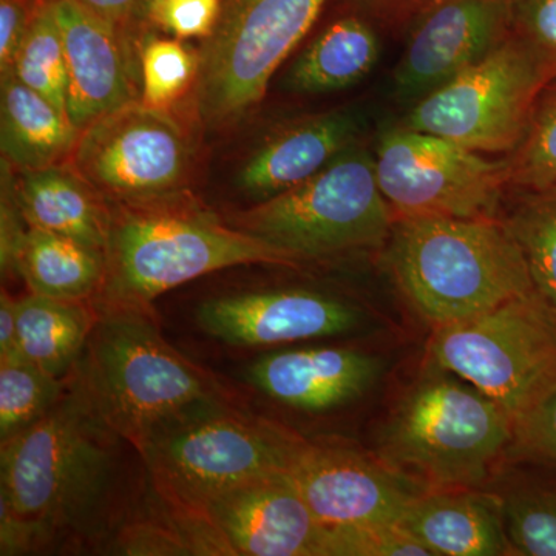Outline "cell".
<instances>
[{
  "mask_svg": "<svg viewBox=\"0 0 556 556\" xmlns=\"http://www.w3.org/2000/svg\"><path fill=\"white\" fill-rule=\"evenodd\" d=\"M115 439L70 383L46 415L3 441L0 554H31L86 532L112 489Z\"/></svg>",
  "mask_w": 556,
  "mask_h": 556,
  "instance_id": "obj_1",
  "label": "cell"
},
{
  "mask_svg": "<svg viewBox=\"0 0 556 556\" xmlns=\"http://www.w3.org/2000/svg\"><path fill=\"white\" fill-rule=\"evenodd\" d=\"M113 204L100 289L104 308H148L164 292L214 270L302 262L268 241L223 225L179 192Z\"/></svg>",
  "mask_w": 556,
  "mask_h": 556,
  "instance_id": "obj_2",
  "label": "cell"
},
{
  "mask_svg": "<svg viewBox=\"0 0 556 556\" xmlns=\"http://www.w3.org/2000/svg\"><path fill=\"white\" fill-rule=\"evenodd\" d=\"M388 263L409 305L434 329L535 292L521 247L493 217L396 219Z\"/></svg>",
  "mask_w": 556,
  "mask_h": 556,
  "instance_id": "obj_3",
  "label": "cell"
},
{
  "mask_svg": "<svg viewBox=\"0 0 556 556\" xmlns=\"http://www.w3.org/2000/svg\"><path fill=\"white\" fill-rule=\"evenodd\" d=\"M72 378L102 422L137 450L161 424L223 397L212 376L163 339L146 308H104Z\"/></svg>",
  "mask_w": 556,
  "mask_h": 556,
  "instance_id": "obj_4",
  "label": "cell"
},
{
  "mask_svg": "<svg viewBox=\"0 0 556 556\" xmlns=\"http://www.w3.org/2000/svg\"><path fill=\"white\" fill-rule=\"evenodd\" d=\"M305 444L294 431L215 397L161 424L138 452L156 496L203 515L212 500L236 486L288 473Z\"/></svg>",
  "mask_w": 556,
  "mask_h": 556,
  "instance_id": "obj_5",
  "label": "cell"
},
{
  "mask_svg": "<svg viewBox=\"0 0 556 556\" xmlns=\"http://www.w3.org/2000/svg\"><path fill=\"white\" fill-rule=\"evenodd\" d=\"M511 426L477 387L430 367L399 402L378 455L428 490L482 489L506 457Z\"/></svg>",
  "mask_w": 556,
  "mask_h": 556,
  "instance_id": "obj_6",
  "label": "cell"
},
{
  "mask_svg": "<svg viewBox=\"0 0 556 556\" xmlns=\"http://www.w3.org/2000/svg\"><path fill=\"white\" fill-rule=\"evenodd\" d=\"M394 222L375 155L354 144L308 181L240 212L236 228L306 260L378 248Z\"/></svg>",
  "mask_w": 556,
  "mask_h": 556,
  "instance_id": "obj_7",
  "label": "cell"
},
{
  "mask_svg": "<svg viewBox=\"0 0 556 556\" xmlns=\"http://www.w3.org/2000/svg\"><path fill=\"white\" fill-rule=\"evenodd\" d=\"M430 367L453 372L496 402L511 420L556 383V317L536 292L434 329Z\"/></svg>",
  "mask_w": 556,
  "mask_h": 556,
  "instance_id": "obj_8",
  "label": "cell"
},
{
  "mask_svg": "<svg viewBox=\"0 0 556 556\" xmlns=\"http://www.w3.org/2000/svg\"><path fill=\"white\" fill-rule=\"evenodd\" d=\"M327 0H223L204 39L197 108L211 129L237 123L265 97L270 78L305 38Z\"/></svg>",
  "mask_w": 556,
  "mask_h": 556,
  "instance_id": "obj_9",
  "label": "cell"
},
{
  "mask_svg": "<svg viewBox=\"0 0 556 556\" xmlns=\"http://www.w3.org/2000/svg\"><path fill=\"white\" fill-rule=\"evenodd\" d=\"M552 75L546 62L510 31L477 64L417 101L404 127L478 153L510 152L521 144Z\"/></svg>",
  "mask_w": 556,
  "mask_h": 556,
  "instance_id": "obj_10",
  "label": "cell"
},
{
  "mask_svg": "<svg viewBox=\"0 0 556 556\" xmlns=\"http://www.w3.org/2000/svg\"><path fill=\"white\" fill-rule=\"evenodd\" d=\"M375 160L380 192L396 219L493 217L508 182L506 161L407 127L383 135Z\"/></svg>",
  "mask_w": 556,
  "mask_h": 556,
  "instance_id": "obj_11",
  "label": "cell"
},
{
  "mask_svg": "<svg viewBox=\"0 0 556 556\" xmlns=\"http://www.w3.org/2000/svg\"><path fill=\"white\" fill-rule=\"evenodd\" d=\"M67 164L112 203L163 199L188 177L189 138L167 110L134 101L80 131Z\"/></svg>",
  "mask_w": 556,
  "mask_h": 556,
  "instance_id": "obj_12",
  "label": "cell"
},
{
  "mask_svg": "<svg viewBox=\"0 0 556 556\" xmlns=\"http://www.w3.org/2000/svg\"><path fill=\"white\" fill-rule=\"evenodd\" d=\"M289 478L328 529L399 522L428 489L378 456L306 441Z\"/></svg>",
  "mask_w": 556,
  "mask_h": 556,
  "instance_id": "obj_13",
  "label": "cell"
},
{
  "mask_svg": "<svg viewBox=\"0 0 556 556\" xmlns=\"http://www.w3.org/2000/svg\"><path fill=\"white\" fill-rule=\"evenodd\" d=\"M510 35V0H430L417 14L394 73L399 100H422Z\"/></svg>",
  "mask_w": 556,
  "mask_h": 556,
  "instance_id": "obj_14",
  "label": "cell"
},
{
  "mask_svg": "<svg viewBox=\"0 0 556 556\" xmlns=\"http://www.w3.org/2000/svg\"><path fill=\"white\" fill-rule=\"evenodd\" d=\"M365 314L345 300L306 289L244 292L206 300L197 321L211 338L236 346H273L356 331Z\"/></svg>",
  "mask_w": 556,
  "mask_h": 556,
  "instance_id": "obj_15",
  "label": "cell"
},
{
  "mask_svg": "<svg viewBox=\"0 0 556 556\" xmlns=\"http://www.w3.org/2000/svg\"><path fill=\"white\" fill-rule=\"evenodd\" d=\"M203 517L228 555L327 556L321 525L288 473L249 481L212 500Z\"/></svg>",
  "mask_w": 556,
  "mask_h": 556,
  "instance_id": "obj_16",
  "label": "cell"
},
{
  "mask_svg": "<svg viewBox=\"0 0 556 556\" xmlns=\"http://www.w3.org/2000/svg\"><path fill=\"white\" fill-rule=\"evenodd\" d=\"M67 60V115L76 130L135 100L131 47L73 0H53Z\"/></svg>",
  "mask_w": 556,
  "mask_h": 556,
  "instance_id": "obj_17",
  "label": "cell"
},
{
  "mask_svg": "<svg viewBox=\"0 0 556 556\" xmlns=\"http://www.w3.org/2000/svg\"><path fill=\"white\" fill-rule=\"evenodd\" d=\"M383 369L382 358L351 348L276 351L248 368L263 394L302 412H328L364 396Z\"/></svg>",
  "mask_w": 556,
  "mask_h": 556,
  "instance_id": "obj_18",
  "label": "cell"
},
{
  "mask_svg": "<svg viewBox=\"0 0 556 556\" xmlns=\"http://www.w3.org/2000/svg\"><path fill=\"white\" fill-rule=\"evenodd\" d=\"M357 116L346 110L292 121L270 134L244 161L237 182L260 201L308 181L357 144Z\"/></svg>",
  "mask_w": 556,
  "mask_h": 556,
  "instance_id": "obj_19",
  "label": "cell"
},
{
  "mask_svg": "<svg viewBox=\"0 0 556 556\" xmlns=\"http://www.w3.org/2000/svg\"><path fill=\"white\" fill-rule=\"evenodd\" d=\"M399 525L433 556L514 555L500 496L482 489L428 490Z\"/></svg>",
  "mask_w": 556,
  "mask_h": 556,
  "instance_id": "obj_20",
  "label": "cell"
},
{
  "mask_svg": "<svg viewBox=\"0 0 556 556\" xmlns=\"http://www.w3.org/2000/svg\"><path fill=\"white\" fill-rule=\"evenodd\" d=\"M13 185L28 226L67 236L105 255L110 211L100 193L72 167L16 170Z\"/></svg>",
  "mask_w": 556,
  "mask_h": 556,
  "instance_id": "obj_21",
  "label": "cell"
},
{
  "mask_svg": "<svg viewBox=\"0 0 556 556\" xmlns=\"http://www.w3.org/2000/svg\"><path fill=\"white\" fill-rule=\"evenodd\" d=\"M0 84V148L16 170H38L67 164L79 131L67 113L13 73Z\"/></svg>",
  "mask_w": 556,
  "mask_h": 556,
  "instance_id": "obj_22",
  "label": "cell"
},
{
  "mask_svg": "<svg viewBox=\"0 0 556 556\" xmlns=\"http://www.w3.org/2000/svg\"><path fill=\"white\" fill-rule=\"evenodd\" d=\"M379 38L361 17L346 16L328 25L303 50L287 75L294 93L325 94L367 78L379 60Z\"/></svg>",
  "mask_w": 556,
  "mask_h": 556,
  "instance_id": "obj_23",
  "label": "cell"
},
{
  "mask_svg": "<svg viewBox=\"0 0 556 556\" xmlns=\"http://www.w3.org/2000/svg\"><path fill=\"white\" fill-rule=\"evenodd\" d=\"M11 269L35 294L84 300L102 287L105 255L67 236L28 226Z\"/></svg>",
  "mask_w": 556,
  "mask_h": 556,
  "instance_id": "obj_24",
  "label": "cell"
},
{
  "mask_svg": "<svg viewBox=\"0 0 556 556\" xmlns=\"http://www.w3.org/2000/svg\"><path fill=\"white\" fill-rule=\"evenodd\" d=\"M97 314L83 300L31 294L17 299V332L22 357L42 371L64 379L75 368Z\"/></svg>",
  "mask_w": 556,
  "mask_h": 556,
  "instance_id": "obj_25",
  "label": "cell"
},
{
  "mask_svg": "<svg viewBox=\"0 0 556 556\" xmlns=\"http://www.w3.org/2000/svg\"><path fill=\"white\" fill-rule=\"evenodd\" d=\"M11 73L67 113V60L53 0H46L33 20Z\"/></svg>",
  "mask_w": 556,
  "mask_h": 556,
  "instance_id": "obj_26",
  "label": "cell"
},
{
  "mask_svg": "<svg viewBox=\"0 0 556 556\" xmlns=\"http://www.w3.org/2000/svg\"><path fill=\"white\" fill-rule=\"evenodd\" d=\"M497 496L514 555L556 556V482L511 486Z\"/></svg>",
  "mask_w": 556,
  "mask_h": 556,
  "instance_id": "obj_27",
  "label": "cell"
},
{
  "mask_svg": "<svg viewBox=\"0 0 556 556\" xmlns=\"http://www.w3.org/2000/svg\"><path fill=\"white\" fill-rule=\"evenodd\" d=\"M65 388L64 379L54 378L25 358L0 362V442L46 415Z\"/></svg>",
  "mask_w": 556,
  "mask_h": 556,
  "instance_id": "obj_28",
  "label": "cell"
},
{
  "mask_svg": "<svg viewBox=\"0 0 556 556\" xmlns=\"http://www.w3.org/2000/svg\"><path fill=\"white\" fill-rule=\"evenodd\" d=\"M139 62L141 102L148 108L169 110L199 79L200 53L178 39L149 36L142 42Z\"/></svg>",
  "mask_w": 556,
  "mask_h": 556,
  "instance_id": "obj_29",
  "label": "cell"
},
{
  "mask_svg": "<svg viewBox=\"0 0 556 556\" xmlns=\"http://www.w3.org/2000/svg\"><path fill=\"white\" fill-rule=\"evenodd\" d=\"M507 226L522 249L538 298L556 317V197L527 204Z\"/></svg>",
  "mask_w": 556,
  "mask_h": 556,
  "instance_id": "obj_30",
  "label": "cell"
},
{
  "mask_svg": "<svg viewBox=\"0 0 556 556\" xmlns=\"http://www.w3.org/2000/svg\"><path fill=\"white\" fill-rule=\"evenodd\" d=\"M508 161V182L535 192L556 188V89L538 101L521 144Z\"/></svg>",
  "mask_w": 556,
  "mask_h": 556,
  "instance_id": "obj_31",
  "label": "cell"
},
{
  "mask_svg": "<svg viewBox=\"0 0 556 556\" xmlns=\"http://www.w3.org/2000/svg\"><path fill=\"white\" fill-rule=\"evenodd\" d=\"M327 556H433L399 522L328 529Z\"/></svg>",
  "mask_w": 556,
  "mask_h": 556,
  "instance_id": "obj_32",
  "label": "cell"
},
{
  "mask_svg": "<svg viewBox=\"0 0 556 556\" xmlns=\"http://www.w3.org/2000/svg\"><path fill=\"white\" fill-rule=\"evenodd\" d=\"M506 457L556 468V383L514 420Z\"/></svg>",
  "mask_w": 556,
  "mask_h": 556,
  "instance_id": "obj_33",
  "label": "cell"
},
{
  "mask_svg": "<svg viewBox=\"0 0 556 556\" xmlns=\"http://www.w3.org/2000/svg\"><path fill=\"white\" fill-rule=\"evenodd\" d=\"M222 3L223 0H152L144 21L178 39H206L217 25Z\"/></svg>",
  "mask_w": 556,
  "mask_h": 556,
  "instance_id": "obj_34",
  "label": "cell"
},
{
  "mask_svg": "<svg viewBox=\"0 0 556 556\" xmlns=\"http://www.w3.org/2000/svg\"><path fill=\"white\" fill-rule=\"evenodd\" d=\"M510 31L556 73V0H510Z\"/></svg>",
  "mask_w": 556,
  "mask_h": 556,
  "instance_id": "obj_35",
  "label": "cell"
},
{
  "mask_svg": "<svg viewBox=\"0 0 556 556\" xmlns=\"http://www.w3.org/2000/svg\"><path fill=\"white\" fill-rule=\"evenodd\" d=\"M43 2L46 0H0V76L13 72L22 42Z\"/></svg>",
  "mask_w": 556,
  "mask_h": 556,
  "instance_id": "obj_36",
  "label": "cell"
},
{
  "mask_svg": "<svg viewBox=\"0 0 556 556\" xmlns=\"http://www.w3.org/2000/svg\"><path fill=\"white\" fill-rule=\"evenodd\" d=\"M73 2L115 28L134 49L131 43L137 38L139 27L144 24L142 0H73Z\"/></svg>",
  "mask_w": 556,
  "mask_h": 556,
  "instance_id": "obj_37",
  "label": "cell"
},
{
  "mask_svg": "<svg viewBox=\"0 0 556 556\" xmlns=\"http://www.w3.org/2000/svg\"><path fill=\"white\" fill-rule=\"evenodd\" d=\"M17 299L3 289L0 295V362L21 361Z\"/></svg>",
  "mask_w": 556,
  "mask_h": 556,
  "instance_id": "obj_38",
  "label": "cell"
},
{
  "mask_svg": "<svg viewBox=\"0 0 556 556\" xmlns=\"http://www.w3.org/2000/svg\"><path fill=\"white\" fill-rule=\"evenodd\" d=\"M150 2H152V0H142V21H144L146 10H148ZM144 24H146V21H144Z\"/></svg>",
  "mask_w": 556,
  "mask_h": 556,
  "instance_id": "obj_39",
  "label": "cell"
}]
</instances>
